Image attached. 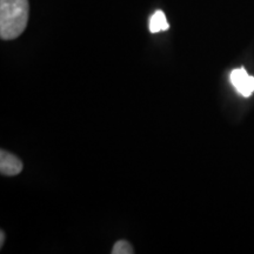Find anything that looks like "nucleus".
Listing matches in <instances>:
<instances>
[{"label": "nucleus", "mask_w": 254, "mask_h": 254, "mask_svg": "<svg viewBox=\"0 0 254 254\" xmlns=\"http://www.w3.org/2000/svg\"><path fill=\"white\" fill-rule=\"evenodd\" d=\"M4 244V232H1V246Z\"/></svg>", "instance_id": "obj_6"}, {"label": "nucleus", "mask_w": 254, "mask_h": 254, "mask_svg": "<svg viewBox=\"0 0 254 254\" xmlns=\"http://www.w3.org/2000/svg\"><path fill=\"white\" fill-rule=\"evenodd\" d=\"M30 15L28 0H0V37L12 40L20 36L27 26Z\"/></svg>", "instance_id": "obj_1"}, {"label": "nucleus", "mask_w": 254, "mask_h": 254, "mask_svg": "<svg viewBox=\"0 0 254 254\" xmlns=\"http://www.w3.org/2000/svg\"><path fill=\"white\" fill-rule=\"evenodd\" d=\"M21 171L23 163L15 155L4 150L0 152V172L2 176H17Z\"/></svg>", "instance_id": "obj_3"}, {"label": "nucleus", "mask_w": 254, "mask_h": 254, "mask_svg": "<svg viewBox=\"0 0 254 254\" xmlns=\"http://www.w3.org/2000/svg\"><path fill=\"white\" fill-rule=\"evenodd\" d=\"M231 84L243 97L249 98L254 92V77L250 75L244 67L236 68L230 74Z\"/></svg>", "instance_id": "obj_2"}, {"label": "nucleus", "mask_w": 254, "mask_h": 254, "mask_svg": "<svg viewBox=\"0 0 254 254\" xmlns=\"http://www.w3.org/2000/svg\"><path fill=\"white\" fill-rule=\"evenodd\" d=\"M133 252L134 251H133L131 244L127 243L125 240L117 241L112 250V254H132Z\"/></svg>", "instance_id": "obj_5"}, {"label": "nucleus", "mask_w": 254, "mask_h": 254, "mask_svg": "<svg viewBox=\"0 0 254 254\" xmlns=\"http://www.w3.org/2000/svg\"><path fill=\"white\" fill-rule=\"evenodd\" d=\"M148 27H150L151 33H158V32L167 31L168 28H170V24L167 23L166 15H165L163 11L158 9V11H155L154 13L152 14V17L150 18V25H148Z\"/></svg>", "instance_id": "obj_4"}]
</instances>
